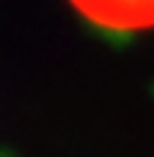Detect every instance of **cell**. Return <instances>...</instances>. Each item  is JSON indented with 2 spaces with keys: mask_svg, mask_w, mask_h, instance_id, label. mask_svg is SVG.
I'll return each instance as SVG.
<instances>
[{
  "mask_svg": "<svg viewBox=\"0 0 154 157\" xmlns=\"http://www.w3.org/2000/svg\"><path fill=\"white\" fill-rule=\"evenodd\" d=\"M89 21L107 30L154 27V0H71Z\"/></svg>",
  "mask_w": 154,
  "mask_h": 157,
  "instance_id": "6da1fadb",
  "label": "cell"
}]
</instances>
